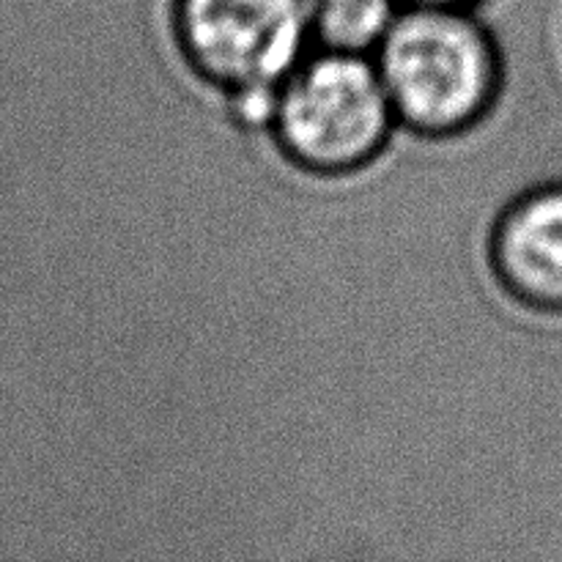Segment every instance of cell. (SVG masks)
Wrapping results in <instances>:
<instances>
[{
    "label": "cell",
    "instance_id": "1",
    "mask_svg": "<svg viewBox=\"0 0 562 562\" xmlns=\"http://www.w3.org/2000/svg\"><path fill=\"white\" fill-rule=\"evenodd\" d=\"M373 64L398 126L420 137L477 126L503 86L497 44L470 9L404 5Z\"/></svg>",
    "mask_w": 562,
    "mask_h": 562
},
{
    "label": "cell",
    "instance_id": "4",
    "mask_svg": "<svg viewBox=\"0 0 562 562\" xmlns=\"http://www.w3.org/2000/svg\"><path fill=\"white\" fill-rule=\"evenodd\" d=\"M492 258L514 300L562 318V181L536 184L505 209L494 228Z\"/></svg>",
    "mask_w": 562,
    "mask_h": 562
},
{
    "label": "cell",
    "instance_id": "3",
    "mask_svg": "<svg viewBox=\"0 0 562 562\" xmlns=\"http://www.w3.org/2000/svg\"><path fill=\"white\" fill-rule=\"evenodd\" d=\"M176 36L195 75L223 97L278 88L313 49L307 0H176Z\"/></svg>",
    "mask_w": 562,
    "mask_h": 562
},
{
    "label": "cell",
    "instance_id": "5",
    "mask_svg": "<svg viewBox=\"0 0 562 562\" xmlns=\"http://www.w3.org/2000/svg\"><path fill=\"white\" fill-rule=\"evenodd\" d=\"M401 9L398 0H307L313 49L373 55Z\"/></svg>",
    "mask_w": 562,
    "mask_h": 562
},
{
    "label": "cell",
    "instance_id": "6",
    "mask_svg": "<svg viewBox=\"0 0 562 562\" xmlns=\"http://www.w3.org/2000/svg\"><path fill=\"white\" fill-rule=\"evenodd\" d=\"M401 5H420V9H475L483 0H398Z\"/></svg>",
    "mask_w": 562,
    "mask_h": 562
},
{
    "label": "cell",
    "instance_id": "2",
    "mask_svg": "<svg viewBox=\"0 0 562 562\" xmlns=\"http://www.w3.org/2000/svg\"><path fill=\"white\" fill-rule=\"evenodd\" d=\"M395 130L373 55L311 49L280 82L269 135L307 173L346 176L371 165Z\"/></svg>",
    "mask_w": 562,
    "mask_h": 562
}]
</instances>
